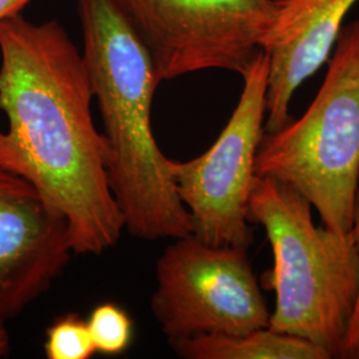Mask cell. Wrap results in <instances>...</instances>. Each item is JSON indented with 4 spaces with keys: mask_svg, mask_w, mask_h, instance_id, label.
Returning a JSON list of instances; mask_svg holds the SVG:
<instances>
[{
    "mask_svg": "<svg viewBox=\"0 0 359 359\" xmlns=\"http://www.w3.org/2000/svg\"><path fill=\"white\" fill-rule=\"evenodd\" d=\"M168 344L187 359H330L327 351L308 339L269 326L240 335H198Z\"/></svg>",
    "mask_w": 359,
    "mask_h": 359,
    "instance_id": "30bf717a",
    "label": "cell"
},
{
    "mask_svg": "<svg viewBox=\"0 0 359 359\" xmlns=\"http://www.w3.org/2000/svg\"><path fill=\"white\" fill-rule=\"evenodd\" d=\"M115 1L149 52L160 83L205 69L243 76L280 6V0Z\"/></svg>",
    "mask_w": 359,
    "mask_h": 359,
    "instance_id": "52a82bcc",
    "label": "cell"
},
{
    "mask_svg": "<svg viewBox=\"0 0 359 359\" xmlns=\"http://www.w3.org/2000/svg\"><path fill=\"white\" fill-rule=\"evenodd\" d=\"M268 75L269 57L261 50L243 75L240 100L215 144L188 161L169 158L170 176L192 218V234L206 244L249 249L255 241L249 198L265 133Z\"/></svg>",
    "mask_w": 359,
    "mask_h": 359,
    "instance_id": "8992f818",
    "label": "cell"
},
{
    "mask_svg": "<svg viewBox=\"0 0 359 359\" xmlns=\"http://www.w3.org/2000/svg\"><path fill=\"white\" fill-rule=\"evenodd\" d=\"M311 204L290 185L257 176L249 221L268 236L276 309L269 327L344 358L348 326L359 297V252L353 231L317 226Z\"/></svg>",
    "mask_w": 359,
    "mask_h": 359,
    "instance_id": "3957f363",
    "label": "cell"
},
{
    "mask_svg": "<svg viewBox=\"0 0 359 359\" xmlns=\"http://www.w3.org/2000/svg\"><path fill=\"white\" fill-rule=\"evenodd\" d=\"M11 351V339L7 329V321L0 318V358H4Z\"/></svg>",
    "mask_w": 359,
    "mask_h": 359,
    "instance_id": "9a60e30c",
    "label": "cell"
},
{
    "mask_svg": "<svg viewBox=\"0 0 359 359\" xmlns=\"http://www.w3.org/2000/svg\"><path fill=\"white\" fill-rule=\"evenodd\" d=\"M72 252L68 221L29 180L0 167V318L44 294Z\"/></svg>",
    "mask_w": 359,
    "mask_h": 359,
    "instance_id": "ba28073f",
    "label": "cell"
},
{
    "mask_svg": "<svg viewBox=\"0 0 359 359\" xmlns=\"http://www.w3.org/2000/svg\"><path fill=\"white\" fill-rule=\"evenodd\" d=\"M81 53L56 20L0 19V167L29 180L65 215L72 252L99 256L126 229L109 152L92 116Z\"/></svg>",
    "mask_w": 359,
    "mask_h": 359,
    "instance_id": "6da1fadb",
    "label": "cell"
},
{
    "mask_svg": "<svg viewBox=\"0 0 359 359\" xmlns=\"http://www.w3.org/2000/svg\"><path fill=\"white\" fill-rule=\"evenodd\" d=\"M358 0H280L262 50L269 57L265 132L290 120V102L305 80L325 65Z\"/></svg>",
    "mask_w": 359,
    "mask_h": 359,
    "instance_id": "9c48e42d",
    "label": "cell"
},
{
    "mask_svg": "<svg viewBox=\"0 0 359 359\" xmlns=\"http://www.w3.org/2000/svg\"><path fill=\"white\" fill-rule=\"evenodd\" d=\"M255 172L301 193L325 226L351 231L359 184V20L341 29L306 112L264 133Z\"/></svg>",
    "mask_w": 359,
    "mask_h": 359,
    "instance_id": "277c9868",
    "label": "cell"
},
{
    "mask_svg": "<svg viewBox=\"0 0 359 359\" xmlns=\"http://www.w3.org/2000/svg\"><path fill=\"white\" fill-rule=\"evenodd\" d=\"M351 231L355 240V245L359 252V184L355 196V205H354V215H353V226ZM344 358L359 359V297L357 306L354 310L353 318L348 326L347 332L346 344L344 350Z\"/></svg>",
    "mask_w": 359,
    "mask_h": 359,
    "instance_id": "4fadbf2b",
    "label": "cell"
},
{
    "mask_svg": "<svg viewBox=\"0 0 359 359\" xmlns=\"http://www.w3.org/2000/svg\"><path fill=\"white\" fill-rule=\"evenodd\" d=\"M46 357L48 359H90L96 353L88 323L77 314H65L47 329Z\"/></svg>",
    "mask_w": 359,
    "mask_h": 359,
    "instance_id": "7c38bea8",
    "label": "cell"
},
{
    "mask_svg": "<svg viewBox=\"0 0 359 359\" xmlns=\"http://www.w3.org/2000/svg\"><path fill=\"white\" fill-rule=\"evenodd\" d=\"M151 310L168 341L268 327L269 308L248 249L175 238L156 264Z\"/></svg>",
    "mask_w": 359,
    "mask_h": 359,
    "instance_id": "5b68a950",
    "label": "cell"
},
{
    "mask_svg": "<svg viewBox=\"0 0 359 359\" xmlns=\"http://www.w3.org/2000/svg\"><path fill=\"white\" fill-rule=\"evenodd\" d=\"M83 60L108 144V177L126 229L142 240L192 234V218L151 121L152 57L115 0H79Z\"/></svg>",
    "mask_w": 359,
    "mask_h": 359,
    "instance_id": "7a4b0ae2",
    "label": "cell"
},
{
    "mask_svg": "<svg viewBox=\"0 0 359 359\" xmlns=\"http://www.w3.org/2000/svg\"><path fill=\"white\" fill-rule=\"evenodd\" d=\"M32 0H0V19L22 13L28 3Z\"/></svg>",
    "mask_w": 359,
    "mask_h": 359,
    "instance_id": "5bb4252c",
    "label": "cell"
},
{
    "mask_svg": "<svg viewBox=\"0 0 359 359\" xmlns=\"http://www.w3.org/2000/svg\"><path fill=\"white\" fill-rule=\"evenodd\" d=\"M96 353L118 355L127 351L133 338V323L124 309L105 302L92 310L87 321Z\"/></svg>",
    "mask_w": 359,
    "mask_h": 359,
    "instance_id": "8fae6325",
    "label": "cell"
}]
</instances>
